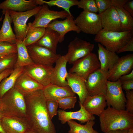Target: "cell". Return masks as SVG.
Wrapping results in <instances>:
<instances>
[{
  "instance_id": "14",
  "label": "cell",
  "mask_w": 133,
  "mask_h": 133,
  "mask_svg": "<svg viewBox=\"0 0 133 133\" xmlns=\"http://www.w3.org/2000/svg\"><path fill=\"white\" fill-rule=\"evenodd\" d=\"M133 67V54L122 56L108 71V80L112 82L117 81L122 76L130 73Z\"/></svg>"
},
{
  "instance_id": "5",
  "label": "cell",
  "mask_w": 133,
  "mask_h": 133,
  "mask_svg": "<svg viewBox=\"0 0 133 133\" xmlns=\"http://www.w3.org/2000/svg\"><path fill=\"white\" fill-rule=\"evenodd\" d=\"M77 26L81 32L96 35L102 29L100 14L83 11L74 19Z\"/></svg>"
},
{
  "instance_id": "24",
  "label": "cell",
  "mask_w": 133,
  "mask_h": 133,
  "mask_svg": "<svg viewBox=\"0 0 133 133\" xmlns=\"http://www.w3.org/2000/svg\"><path fill=\"white\" fill-rule=\"evenodd\" d=\"M128 0H112V5L115 8L119 17L122 31H133V17L123 7Z\"/></svg>"
},
{
  "instance_id": "3",
  "label": "cell",
  "mask_w": 133,
  "mask_h": 133,
  "mask_svg": "<svg viewBox=\"0 0 133 133\" xmlns=\"http://www.w3.org/2000/svg\"><path fill=\"white\" fill-rule=\"evenodd\" d=\"M0 107L5 116L26 118V107L24 96L14 87L0 99Z\"/></svg>"
},
{
  "instance_id": "7",
  "label": "cell",
  "mask_w": 133,
  "mask_h": 133,
  "mask_svg": "<svg viewBox=\"0 0 133 133\" xmlns=\"http://www.w3.org/2000/svg\"><path fill=\"white\" fill-rule=\"evenodd\" d=\"M41 7V6H37L33 9L22 12L9 11L11 22L14 24V29L17 40L23 41L27 31V21L38 12Z\"/></svg>"
},
{
  "instance_id": "18",
  "label": "cell",
  "mask_w": 133,
  "mask_h": 133,
  "mask_svg": "<svg viewBox=\"0 0 133 133\" xmlns=\"http://www.w3.org/2000/svg\"><path fill=\"white\" fill-rule=\"evenodd\" d=\"M100 15L103 30L106 31H122L121 23L117 12L113 6L112 5Z\"/></svg>"
},
{
  "instance_id": "23",
  "label": "cell",
  "mask_w": 133,
  "mask_h": 133,
  "mask_svg": "<svg viewBox=\"0 0 133 133\" xmlns=\"http://www.w3.org/2000/svg\"><path fill=\"white\" fill-rule=\"evenodd\" d=\"M82 105L88 112L99 116L107 105L105 95L101 93L92 96L89 95Z\"/></svg>"
},
{
  "instance_id": "11",
  "label": "cell",
  "mask_w": 133,
  "mask_h": 133,
  "mask_svg": "<svg viewBox=\"0 0 133 133\" xmlns=\"http://www.w3.org/2000/svg\"><path fill=\"white\" fill-rule=\"evenodd\" d=\"M108 71L99 68L90 74L85 81L87 89L89 95L102 93L105 95L107 90Z\"/></svg>"
},
{
  "instance_id": "33",
  "label": "cell",
  "mask_w": 133,
  "mask_h": 133,
  "mask_svg": "<svg viewBox=\"0 0 133 133\" xmlns=\"http://www.w3.org/2000/svg\"><path fill=\"white\" fill-rule=\"evenodd\" d=\"M45 31V28L31 29L27 26L26 36L23 41L26 46L27 47L35 44L42 37Z\"/></svg>"
},
{
  "instance_id": "8",
  "label": "cell",
  "mask_w": 133,
  "mask_h": 133,
  "mask_svg": "<svg viewBox=\"0 0 133 133\" xmlns=\"http://www.w3.org/2000/svg\"><path fill=\"white\" fill-rule=\"evenodd\" d=\"M73 65L68 72L75 73L85 80L90 74L100 68L96 55L92 52L78 60Z\"/></svg>"
},
{
  "instance_id": "12",
  "label": "cell",
  "mask_w": 133,
  "mask_h": 133,
  "mask_svg": "<svg viewBox=\"0 0 133 133\" xmlns=\"http://www.w3.org/2000/svg\"><path fill=\"white\" fill-rule=\"evenodd\" d=\"M26 47L30 56L35 64L53 67V64L61 56L36 44Z\"/></svg>"
},
{
  "instance_id": "42",
  "label": "cell",
  "mask_w": 133,
  "mask_h": 133,
  "mask_svg": "<svg viewBox=\"0 0 133 133\" xmlns=\"http://www.w3.org/2000/svg\"><path fill=\"white\" fill-rule=\"evenodd\" d=\"M121 87L123 90L125 91L133 89V80L124 81L121 82Z\"/></svg>"
},
{
  "instance_id": "19",
  "label": "cell",
  "mask_w": 133,
  "mask_h": 133,
  "mask_svg": "<svg viewBox=\"0 0 133 133\" xmlns=\"http://www.w3.org/2000/svg\"><path fill=\"white\" fill-rule=\"evenodd\" d=\"M67 59L65 55L61 56L55 63L53 67L51 83L60 86L68 85L66 80L68 73L66 69Z\"/></svg>"
},
{
  "instance_id": "39",
  "label": "cell",
  "mask_w": 133,
  "mask_h": 133,
  "mask_svg": "<svg viewBox=\"0 0 133 133\" xmlns=\"http://www.w3.org/2000/svg\"><path fill=\"white\" fill-rule=\"evenodd\" d=\"M99 14L103 13L112 5V0H95Z\"/></svg>"
},
{
  "instance_id": "54",
  "label": "cell",
  "mask_w": 133,
  "mask_h": 133,
  "mask_svg": "<svg viewBox=\"0 0 133 133\" xmlns=\"http://www.w3.org/2000/svg\"></svg>"
},
{
  "instance_id": "29",
  "label": "cell",
  "mask_w": 133,
  "mask_h": 133,
  "mask_svg": "<svg viewBox=\"0 0 133 133\" xmlns=\"http://www.w3.org/2000/svg\"><path fill=\"white\" fill-rule=\"evenodd\" d=\"M24 67H15L11 74L4 78L0 83V99L8 91L14 87L18 77L23 72Z\"/></svg>"
},
{
  "instance_id": "40",
  "label": "cell",
  "mask_w": 133,
  "mask_h": 133,
  "mask_svg": "<svg viewBox=\"0 0 133 133\" xmlns=\"http://www.w3.org/2000/svg\"><path fill=\"white\" fill-rule=\"evenodd\" d=\"M126 101L125 104L126 110L133 115V90L125 91Z\"/></svg>"
},
{
  "instance_id": "2",
  "label": "cell",
  "mask_w": 133,
  "mask_h": 133,
  "mask_svg": "<svg viewBox=\"0 0 133 133\" xmlns=\"http://www.w3.org/2000/svg\"><path fill=\"white\" fill-rule=\"evenodd\" d=\"M99 117L100 129L104 133L133 128V115L125 110H117L108 106Z\"/></svg>"
},
{
  "instance_id": "28",
  "label": "cell",
  "mask_w": 133,
  "mask_h": 133,
  "mask_svg": "<svg viewBox=\"0 0 133 133\" xmlns=\"http://www.w3.org/2000/svg\"><path fill=\"white\" fill-rule=\"evenodd\" d=\"M1 28L0 30V42H6L16 44L17 39L11 26V22L9 11H6Z\"/></svg>"
},
{
  "instance_id": "25",
  "label": "cell",
  "mask_w": 133,
  "mask_h": 133,
  "mask_svg": "<svg viewBox=\"0 0 133 133\" xmlns=\"http://www.w3.org/2000/svg\"><path fill=\"white\" fill-rule=\"evenodd\" d=\"M42 90L47 100L56 101L62 98L75 95L68 85L60 86L51 83L44 87Z\"/></svg>"
},
{
  "instance_id": "41",
  "label": "cell",
  "mask_w": 133,
  "mask_h": 133,
  "mask_svg": "<svg viewBox=\"0 0 133 133\" xmlns=\"http://www.w3.org/2000/svg\"><path fill=\"white\" fill-rule=\"evenodd\" d=\"M126 51H133V38L117 52L119 53Z\"/></svg>"
},
{
  "instance_id": "30",
  "label": "cell",
  "mask_w": 133,
  "mask_h": 133,
  "mask_svg": "<svg viewBox=\"0 0 133 133\" xmlns=\"http://www.w3.org/2000/svg\"><path fill=\"white\" fill-rule=\"evenodd\" d=\"M17 49V58L14 65L15 67L31 65L34 63L28 53L26 46L23 41L17 39L16 43Z\"/></svg>"
},
{
  "instance_id": "4",
  "label": "cell",
  "mask_w": 133,
  "mask_h": 133,
  "mask_svg": "<svg viewBox=\"0 0 133 133\" xmlns=\"http://www.w3.org/2000/svg\"><path fill=\"white\" fill-rule=\"evenodd\" d=\"M133 38V31H106L102 29L95 35L94 41L107 50L117 52Z\"/></svg>"
},
{
  "instance_id": "10",
  "label": "cell",
  "mask_w": 133,
  "mask_h": 133,
  "mask_svg": "<svg viewBox=\"0 0 133 133\" xmlns=\"http://www.w3.org/2000/svg\"><path fill=\"white\" fill-rule=\"evenodd\" d=\"M94 45L77 37L71 41L68 46V51L65 55L67 63L73 64L79 59L92 52Z\"/></svg>"
},
{
  "instance_id": "15",
  "label": "cell",
  "mask_w": 133,
  "mask_h": 133,
  "mask_svg": "<svg viewBox=\"0 0 133 133\" xmlns=\"http://www.w3.org/2000/svg\"><path fill=\"white\" fill-rule=\"evenodd\" d=\"M72 15H69L63 20H54L51 22L46 28H50L57 32L59 35V43H61L64 40L66 34L68 32L73 31L77 33L81 31L76 25Z\"/></svg>"
},
{
  "instance_id": "45",
  "label": "cell",
  "mask_w": 133,
  "mask_h": 133,
  "mask_svg": "<svg viewBox=\"0 0 133 133\" xmlns=\"http://www.w3.org/2000/svg\"><path fill=\"white\" fill-rule=\"evenodd\" d=\"M13 70L12 68L7 69L0 73V83L4 78L9 76L11 74Z\"/></svg>"
},
{
  "instance_id": "31",
  "label": "cell",
  "mask_w": 133,
  "mask_h": 133,
  "mask_svg": "<svg viewBox=\"0 0 133 133\" xmlns=\"http://www.w3.org/2000/svg\"><path fill=\"white\" fill-rule=\"evenodd\" d=\"M67 123L70 128L68 133H99L93 129L95 123L94 120L88 121L84 125L73 120L68 121Z\"/></svg>"
},
{
  "instance_id": "46",
  "label": "cell",
  "mask_w": 133,
  "mask_h": 133,
  "mask_svg": "<svg viewBox=\"0 0 133 133\" xmlns=\"http://www.w3.org/2000/svg\"><path fill=\"white\" fill-rule=\"evenodd\" d=\"M127 130H118L109 131L106 133H127Z\"/></svg>"
},
{
  "instance_id": "37",
  "label": "cell",
  "mask_w": 133,
  "mask_h": 133,
  "mask_svg": "<svg viewBox=\"0 0 133 133\" xmlns=\"http://www.w3.org/2000/svg\"><path fill=\"white\" fill-rule=\"evenodd\" d=\"M17 52V47L16 44H12L6 42H0V55L6 56Z\"/></svg>"
},
{
  "instance_id": "35",
  "label": "cell",
  "mask_w": 133,
  "mask_h": 133,
  "mask_svg": "<svg viewBox=\"0 0 133 133\" xmlns=\"http://www.w3.org/2000/svg\"><path fill=\"white\" fill-rule=\"evenodd\" d=\"M78 8L83 9V11L96 13L98 10L95 0H80L77 5Z\"/></svg>"
},
{
  "instance_id": "32",
  "label": "cell",
  "mask_w": 133,
  "mask_h": 133,
  "mask_svg": "<svg viewBox=\"0 0 133 133\" xmlns=\"http://www.w3.org/2000/svg\"><path fill=\"white\" fill-rule=\"evenodd\" d=\"M78 2V1L77 0H51L48 1L37 0L38 5L41 6L46 4L50 7L56 6L63 9L70 15H72L70 11V8L72 6H77Z\"/></svg>"
},
{
  "instance_id": "44",
  "label": "cell",
  "mask_w": 133,
  "mask_h": 133,
  "mask_svg": "<svg viewBox=\"0 0 133 133\" xmlns=\"http://www.w3.org/2000/svg\"><path fill=\"white\" fill-rule=\"evenodd\" d=\"M121 82L124 81L133 80V70L129 74L123 75L119 79Z\"/></svg>"
},
{
  "instance_id": "1",
  "label": "cell",
  "mask_w": 133,
  "mask_h": 133,
  "mask_svg": "<svg viewBox=\"0 0 133 133\" xmlns=\"http://www.w3.org/2000/svg\"><path fill=\"white\" fill-rule=\"evenodd\" d=\"M24 97L26 104V118L31 129L37 133H56L47 110V99L43 90L34 91Z\"/></svg>"
},
{
  "instance_id": "38",
  "label": "cell",
  "mask_w": 133,
  "mask_h": 133,
  "mask_svg": "<svg viewBox=\"0 0 133 133\" xmlns=\"http://www.w3.org/2000/svg\"><path fill=\"white\" fill-rule=\"evenodd\" d=\"M46 105L48 113L50 118L52 119L54 116L57 114L58 103L56 101L47 100Z\"/></svg>"
},
{
  "instance_id": "17",
  "label": "cell",
  "mask_w": 133,
  "mask_h": 133,
  "mask_svg": "<svg viewBox=\"0 0 133 133\" xmlns=\"http://www.w3.org/2000/svg\"><path fill=\"white\" fill-rule=\"evenodd\" d=\"M79 103L80 108L77 111L67 112L60 109L57 111L58 119L62 124H64L70 120L74 119L77 120L82 123L95 119L94 115L87 112L82 104Z\"/></svg>"
},
{
  "instance_id": "47",
  "label": "cell",
  "mask_w": 133,
  "mask_h": 133,
  "mask_svg": "<svg viewBox=\"0 0 133 133\" xmlns=\"http://www.w3.org/2000/svg\"><path fill=\"white\" fill-rule=\"evenodd\" d=\"M0 133H6L3 129L2 126V119H0Z\"/></svg>"
},
{
  "instance_id": "48",
  "label": "cell",
  "mask_w": 133,
  "mask_h": 133,
  "mask_svg": "<svg viewBox=\"0 0 133 133\" xmlns=\"http://www.w3.org/2000/svg\"><path fill=\"white\" fill-rule=\"evenodd\" d=\"M24 133H37L35 131L31 129H30Z\"/></svg>"
},
{
  "instance_id": "20",
  "label": "cell",
  "mask_w": 133,
  "mask_h": 133,
  "mask_svg": "<svg viewBox=\"0 0 133 133\" xmlns=\"http://www.w3.org/2000/svg\"><path fill=\"white\" fill-rule=\"evenodd\" d=\"M66 80L68 85L74 93L78 95L79 103L82 104L86 98L89 95L86 89L85 81L75 73L68 72Z\"/></svg>"
},
{
  "instance_id": "50",
  "label": "cell",
  "mask_w": 133,
  "mask_h": 133,
  "mask_svg": "<svg viewBox=\"0 0 133 133\" xmlns=\"http://www.w3.org/2000/svg\"><path fill=\"white\" fill-rule=\"evenodd\" d=\"M127 133H133V128L128 130Z\"/></svg>"
},
{
  "instance_id": "9",
  "label": "cell",
  "mask_w": 133,
  "mask_h": 133,
  "mask_svg": "<svg viewBox=\"0 0 133 133\" xmlns=\"http://www.w3.org/2000/svg\"><path fill=\"white\" fill-rule=\"evenodd\" d=\"M107 86L105 95L107 105L116 109L125 110L126 100L119 79L115 82L107 80Z\"/></svg>"
},
{
  "instance_id": "53",
  "label": "cell",
  "mask_w": 133,
  "mask_h": 133,
  "mask_svg": "<svg viewBox=\"0 0 133 133\" xmlns=\"http://www.w3.org/2000/svg\"><path fill=\"white\" fill-rule=\"evenodd\" d=\"M4 56H3V55H0V58H1V57H2Z\"/></svg>"
},
{
  "instance_id": "22",
  "label": "cell",
  "mask_w": 133,
  "mask_h": 133,
  "mask_svg": "<svg viewBox=\"0 0 133 133\" xmlns=\"http://www.w3.org/2000/svg\"><path fill=\"white\" fill-rule=\"evenodd\" d=\"M37 5L36 0H6L0 3V9L4 14L6 10L23 12L33 9Z\"/></svg>"
},
{
  "instance_id": "52",
  "label": "cell",
  "mask_w": 133,
  "mask_h": 133,
  "mask_svg": "<svg viewBox=\"0 0 133 133\" xmlns=\"http://www.w3.org/2000/svg\"><path fill=\"white\" fill-rule=\"evenodd\" d=\"M1 105V100L0 99V107Z\"/></svg>"
},
{
  "instance_id": "49",
  "label": "cell",
  "mask_w": 133,
  "mask_h": 133,
  "mask_svg": "<svg viewBox=\"0 0 133 133\" xmlns=\"http://www.w3.org/2000/svg\"><path fill=\"white\" fill-rule=\"evenodd\" d=\"M5 116L2 109L0 108V119H2Z\"/></svg>"
},
{
  "instance_id": "51",
  "label": "cell",
  "mask_w": 133,
  "mask_h": 133,
  "mask_svg": "<svg viewBox=\"0 0 133 133\" xmlns=\"http://www.w3.org/2000/svg\"><path fill=\"white\" fill-rule=\"evenodd\" d=\"M3 14L2 16L1 17H0V22L2 21L3 18H2V15Z\"/></svg>"
},
{
  "instance_id": "13",
  "label": "cell",
  "mask_w": 133,
  "mask_h": 133,
  "mask_svg": "<svg viewBox=\"0 0 133 133\" xmlns=\"http://www.w3.org/2000/svg\"><path fill=\"white\" fill-rule=\"evenodd\" d=\"M53 67L34 64L24 67L23 72L44 87L51 83Z\"/></svg>"
},
{
  "instance_id": "27",
  "label": "cell",
  "mask_w": 133,
  "mask_h": 133,
  "mask_svg": "<svg viewBox=\"0 0 133 133\" xmlns=\"http://www.w3.org/2000/svg\"><path fill=\"white\" fill-rule=\"evenodd\" d=\"M59 38V35L57 32L47 27L42 37L35 44L47 48L56 53Z\"/></svg>"
},
{
  "instance_id": "36",
  "label": "cell",
  "mask_w": 133,
  "mask_h": 133,
  "mask_svg": "<svg viewBox=\"0 0 133 133\" xmlns=\"http://www.w3.org/2000/svg\"><path fill=\"white\" fill-rule=\"evenodd\" d=\"M77 101V97L75 96L62 98L56 101L58 103L59 108L64 110L74 108Z\"/></svg>"
},
{
  "instance_id": "43",
  "label": "cell",
  "mask_w": 133,
  "mask_h": 133,
  "mask_svg": "<svg viewBox=\"0 0 133 133\" xmlns=\"http://www.w3.org/2000/svg\"><path fill=\"white\" fill-rule=\"evenodd\" d=\"M123 7L133 17V0H128L123 5Z\"/></svg>"
},
{
  "instance_id": "16",
  "label": "cell",
  "mask_w": 133,
  "mask_h": 133,
  "mask_svg": "<svg viewBox=\"0 0 133 133\" xmlns=\"http://www.w3.org/2000/svg\"><path fill=\"white\" fill-rule=\"evenodd\" d=\"M2 121L6 133H24L31 128L26 118L5 116Z\"/></svg>"
},
{
  "instance_id": "6",
  "label": "cell",
  "mask_w": 133,
  "mask_h": 133,
  "mask_svg": "<svg viewBox=\"0 0 133 133\" xmlns=\"http://www.w3.org/2000/svg\"><path fill=\"white\" fill-rule=\"evenodd\" d=\"M69 15L65 10L56 11L50 10L49 6L44 4L34 15V20L32 23L27 24L30 28H46L47 26L53 20L58 18H66Z\"/></svg>"
},
{
  "instance_id": "26",
  "label": "cell",
  "mask_w": 133,
  "mask_h": 133,
  "mask_svg": "<svg viewBox=\"0 0 133 133\" xmlns=\"http://www.w3.org/2000/svg\"><path fill=\"white\" fill-rule=\"evenodd\" d=\"M98 58L100 65V68L105 71L111 69L119 58L116 52L109 50L100 43L98 44Z\"/></svg>"
},
{
  "instance_id": "21",
  "label": "cell",
  "mask_w": 133,
  "mask_h": 133,
  "mask_svg": "<svg viewBox=\"0 0 133 133\" xmlns=\"http://www.w3.org/2000/svg\"><path fill=\"white\" fill-rule=\"evenodd\" d=\"M14 87L24 96L34 91L43 90L44 87L23 72L17 78Z\"/></svg>"
},
{
  "instance_id": "34",
  "label": "cell",
  "mask_w": 133,
  "mask_h": 133,
  "mask_svg": "<svg viewBox=\"0 0 133 133\" xmlns=\"http://www.w3.org/2000/svg\"><path fill=\"white\" fill-rule=\"evenodd\" d=\"M17 58V53H13L0 58V73L5 70L12 68Z\"/></svg>"
}]
</instances>
